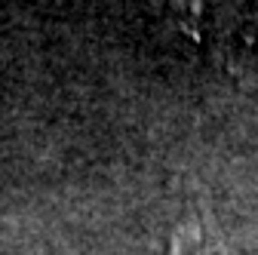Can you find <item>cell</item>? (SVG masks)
Listing matches in <instances>:
<instances>
[{"label": "cell", "mask_w": 258, "mask_h": 255, "mask_svg": "<svg viewBox=\"0 0 258 255\" xmlns=\"http://www.w3.org/2000/svg\"><path fill=\"white\" fill-rule=\"evenodd\" d=\"M169 255H234V249L206 221L190 218V221H181L178 231L172 234Z\"/></svg>", "instance_id": "1"}]
</instances>
